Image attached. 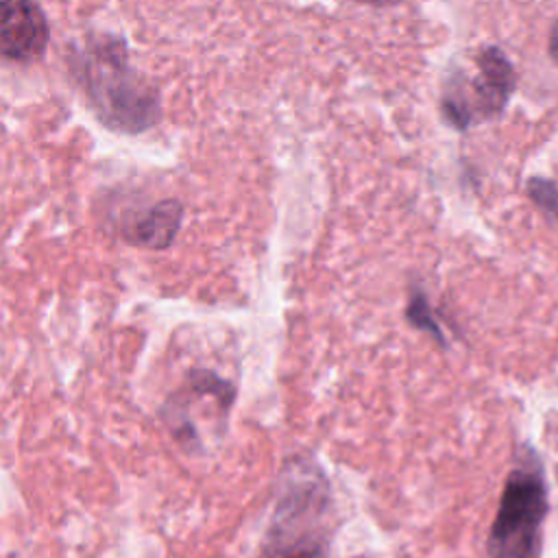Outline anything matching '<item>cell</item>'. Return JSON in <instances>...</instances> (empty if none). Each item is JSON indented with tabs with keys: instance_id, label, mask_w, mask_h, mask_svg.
Masks as SVG:
<instances>
[{
	"instance_id": "obj_4",
	"label": "cell",
	"mask_w": 558,
	"mask_h": 558,
	"mask_svg": "<svg viewBox=\"0 0 558 558\" xmlns=\"http://www.w3.org/2000/svg\"><path fill=\"white\" fill-rule=\"evenodd\" d=\"M50 37L48 20L33 0H0V54L33 61L44 54Z\"/></svg>"
},
{
	"instance_id": "obj_10",
	"label": "cell",
	"mask_w": 558,
	"mask_h": 558,
	"mask_svg": "<svg viewBox=\"0 0 558 558\" xmlns=\"http://www.w3.org/2000/svg\"><path fill=\"white\" fill-rule=\"evenodd\" d=\"M405 318L421 331L434 336V340L438 344H445V336L436 323V318L432 316V310H429V303H427V296L423 290H414L410 301H408V307H405Z\"/></svg>"
},
{
	"instance_id": "obj_6",
	"label": "cell",
	"mask_w": 558,
	"mask_h": 558,
	"mask_svg": "<svg viewBox=\"0 0 558 558\" xmlns=\"http://www.w3.org/2000/svg\"><path fill=\"white\" fill-rule=\"evenodd\" d=\"M183 205L174 198L159 201L146 209H133L124 214L120 222V235L126 244L161 251L168 248L181 227Z\"/></svg>"
},
{
	"instance_id": "obj_12",
	"label": "cell",
	"mask_w": 558,
	"mask_h": 558,
	"mask_svg": "<svg viewBox=\"0 0 558 558\" xmlns=\"http://www.w3.org/2000/svg\"><path fill=\"white\" fill-rule=\"evenodd\" d=\"M547 50H549L551 61L558 65V20H556V22H554V26H551L549 41H547Z\"/></svg>"
},
{
	"instance_id": "obj_8",
	"label": "cell",
	"mask_w": 558,
	"mask_h": 558,
	"mask_svg": "<svg viewBox=\"0 0 558 558\" xmlns=\"http://www.w3.org/2000/svg\"><path fill=\"white\" fill-rule=\"evenodd\" d=\"M187 386L196 395H211L222 410H229L233 399H235V388L231 381L218 377L216 373L207 368H192L187 373Z\"/></svg>"
},
{
	"instance_id": "obj_9",
	"label": "cell",
	"mask_w": 558,
	"mask_h": 558,
	"mask_svg": "<svg viewBox=\"0 0 558 558\" xmlns=\"http://www.w3.org/2000/svg\"><path fill=\"white\" fill-rule=\"evenodd\" d=\"M161 418L163 423L168 425L170 434L183 445V447H198V436H196V429H194V423L190 421V416L185 414L183 408L177 405L174 399H168L163 405H161Z\"/></svg>"
},
{
	"instance_id": "obj_11",
	"label": "cell",
	"mask_w": 558,
	"mask_h": 558,
	"mask_svg": "<svg viewBox=\"0 0 558 558\" xmlns=\"http://www.w3.org/2000/svg\"><path fill=\"white\" fill-rule=\"evenodd\" d=\"M525 187L534 205L558 222V185L545 177H532Z\"/></svg>"
},
{
	"instance_id": "obj_3",
	"label": "cell",
	"mask_w": 558,
	"mask_h": 558,
	"mask_svg": "<svg viewBox=\"0 0 558 558\" xmlns=\"http://www.w3.org/2000/svg\"><path fill=\"white\" fill-rule=\"evenodd\" d=\"M547 512L549 499L541 462L534 449L521 447L488 534V556L538 558Z\"/></svg>"
},
{
	"instance_id": "obj_14",
	"label": "cell",
	"mask_w": 558,
	"mask_h": 558,
	"mask_svg": "<svg viewBox=\"0 0 558 558\" xmlns=\"http://www.w3.org/2000/svg\"><path fill=\"white\" fill-rule=\"evenodd\" d=\"M368 2H381V0H368Z\"/></svg>"
},
{
	"instance_id": "obj_1",
	"label": "cell",
	"mask_w": 558,
	"mask_h": 558,
	"mask_svg": "<svg viewBox=\"0 0 558 558\" xmlns=\"http://www.w3.org/2000/svg\"><path fill=\"white\" fill-rule=\"evenodd\" d=\"M72 72L105 126L142 133L159 120V94L131 65L122 39L89 37L72 54Z\"/></svg>"
},
{
	"instance_id": "obj_2",
	"label": "cell",
	"mask_w": 558,
	"mask_h": 558,
	"mask_svg": "<svg viewBox=\"0 0 558 558\" xmlns=\"http://www.w3.org/2000/svg\"><path fill=\"white\" fill-rule=\"evenodd\" d=\"M331 486L312 458H292L259 543V558H329Z\"/></svg>"
},
{
	"instance_id": "obj_7",
	"label": "cell",
	"mask_w": 558,
	"mask_h": 558,
	"mask_svg": "<svg viewBox=\"0 0 558 558\" xmlns=\"http://www.w3.org/2000/svg\"><path fill=\"white\" fill-rule=\"evenodd\" d=\"M440 113L445 122L458 131L466 129L473 122V111L462 89V76H456V81L447 83V92L440 100Z\"/></svg>"
},
{
	"instance_id": "obj_5",
	"label": "cell",
	"mask_w": 558,
	"mask_h": 558,
	"mask_svg": "<svg viewBox=\"0 0 558 558\" xmlns=\"http://www.w3.org/2000/svg\"><path fill=\"white\" fill-rule=\"evenodd\" d=\"M477 76L469 81V92L464 87L462 89L471 105L473 118L480 116L482 120H490L497 118L508 105L517 85V74L510 59L497 46L482 48L477 54Z\"/></svg>"
},
{
	"instance_id": "obj_13",
	"label": "cell",
	"mask_w": 558,
	"mask_h": 558,
	"mask_svg": "<svg viewBox=\"0 0 558 558\" xmlns=\"http://www.w3.org/2000/svg\"><path fill=\"white\" fill-rule=\"evenodd\" d=\"M556 480H558V466H556Z\"/></svg>"
}]
</instances>
